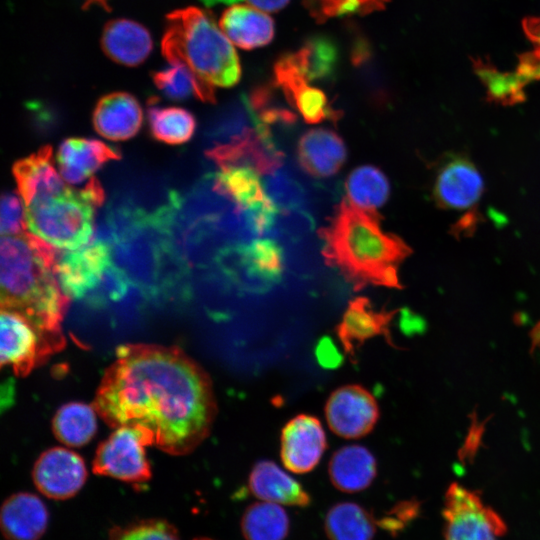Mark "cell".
<instances>
[{
    "label": "cell",
    "instance_id": "obj_42",
    "mask_svg": "<svg viewBox=\"0 0 540 540\" xmlns=\"http://www.w3.org/2000/svg\"><path fill=\"white\" fill-rule=\"evenodd\" d=\"M194 540H212V539H209V538H205V537H201V538H196Z\"/></svg>",
    "mask_w": 540,
    "mask_h": 540
},
{
    "label": "cell",
    "instance_id": "obj_17",
    "mask_svg": "<svg viewBox=\"0 0 540 540\" xmlns=\"http://www.w3.org/2000/svg\"><path fill=\"white\" fill-rule=\"evenodd\" d=\"M483 186L479 171L469 160L454 158L439 169L433 196L441 207L463 211L476 205Z\"/></svg>",
    "mask_w": 540,
    "mask_h": 540
},
{
    "label": "cell",
    "instance_id": "obj_19",
    "mask_svg": "<svg viewBox=\"0 0 540 540\" xmlns=\"http://www.w3.org/2000/svg\"><path fill=\"white\" fill-rule=\"evenodd\" d=\"M395 313L374 309L370 300L365 297L351 300L336 326V334L344 351L353 357L362 344L376 336H385L387 342L391 344L389 324Z\"/></svg>",
    "mask_w": 540,
    "mask_h": 540
},
{
    "label": "cell",
    "instance_id": "obj_15",
    "mask_svg": "<svg viewBox=\"0 0 540 540\" xmlns=\"http://www.w3.org/2000/svg\"><path fill=\"white\" fill-rule=\"evenodd\" d=\"M273 70L276 84L305 122L317 124L340 118L341 112L331 106L321 89L310 85L311 82L299 70L290 53L282 55L275 62Z\"/></svg>",
    "mask_w": 540,
    "mask_h": 540
},
{
    "label": "cell",
    "instance_id": "obj_20",
    "mask_svg": "<svg viewBox=\"0 0 540 540\" xmlns=\"http://www.w3.org/2000/svg\"><path fill=\"white\" fill-rule=\"evenodd\" d=\"M94 129L101 136L122 141L134 137L143 122L137 99L126 92H113L101 97L93 111Z\"/></svg>",
    "mask_w": 540,
    "mask_h": 540
},
{
    "label": "cell",
    "instance_id": "obj_40",
    "mask_svg": "<svg viewBox=\"0 0 540 540\" xmlns=\"http://www.w3.org/2000/svg\"><path fill=\"white\" fill-rule=\"evenodd\" d=\"M255 8L264 12H278L285 8L290 0H247Z\"/></svg>",
    "mask_w": 540,
    "mask_h": 540
},
{
    "label": "cell",
    "instance_id": "obj_38",
    "mask_svg": "<svg viewBox=\"0 0 540 540\" xmlns=\"http://www.w3.org/2000/svg\"><path fill=\"white\" fill-rule=\"evenodd\" d=\"M109 540H180L176 528L166 520L145 519L110 531Z\"/></svg>",
    "mask_w": 540,
    "mask_h": 540
},
{
    "label": "cell",
    "instance_id": "obj_28",
    "mask_svg": "<svg viewBox=\"0 0 540 540\" xmlns=\"http://www.w3.org/2000/svg\"><path fill=\"white\" fill-rule=\"evenodd\" d=\"M328 472L335 488L354 493L371 485L377 474V464L373 454L364 446L348 445L333 454Z\"/></svg>",
    "mask_w": 540,
    "mask_h": 540
},
{
    "label": "cell",
    "instance_id": "obj_4",
    "mask_svg": "<svg viewBox=\"0 0 540 540\" xmlns=\"http://www.w3.org/2000/svg\"><path fill=\"white\" fill-rule=\"evenodd\" d=\"M114 263L143 296L165 297L187 291V265L170 230L168 203L145 210L134 226L112 246Z\"/></svg>",
    "mask_w": 540,
    "mask_h": 540
},
{
    "label": "cell",
    "instance_id": "obj_32",
    "mask_svg": "<svg viewBox=\"0 0 540 540\" xmlns=\"http://www.w3.org/2000/svg\"><path fill=\"white\" fill-rule=\"evenodd\" d=\"M94 406L70 402L61 406L52 421L55 437L65 445L79 447L88 443L96 433Z\"/></svg>",
    "mask_w": 540,
    "mask_h": 540
},
{
    "label": "cell",
    "instance_id": "obj_30",
    "mask_svg": "<svg viewBox=\"0 0 540 540\" xmlns=\"http://www.w3.org/2000/svg\"><path fill=\"white\" fill-rule=\"evenodd\" d=\"M156 87L167 98L185 100L191 97L203 102H215L213 86L201 80L187 65L170 61L169 65L152 74Z\"/></svg>",
    "mask_w": 540,
    "mask_h": 540
},
{
    "label": "cell",
    "instance_id": "obj_31",
    "mask_svg": "<svg viewBox=\"0 0 540 540\" xmlns=\"http://www.w3.org/2000/svg\"><path fill=\"white\" fill-rule=\"evenodd\" d=\"M240 526L245 540H284L290 520L279 504L262 501L246 508Z\"/></svg>",
    "mask_w": 540,
    "mask_h": 540
},
{
    "label": "cell",
    "instance_id": "obj_6",
    "mask_svg": "<svg viewBox=\"0 0 540 540\" xmlns=\"http://www.w3.org/2000/svg\"><path fill=\"white\" fill-rule=\"evenodd\" d=\"M104 190L95 178L81 189L68 188L25 208L29 230L53 247L76 250L93 238L95 207L103 204Z\"/></svg>",
    "mask_w": 540,
    "mask_h": 540
},
{
    "label": "cell",
    "instance_id": "obj_26",
    "mask_svg": "<svg viewBox=\"0 0 540 540\" xmlns=\"http://www.w3.org/2000/svg\"><path fill=\"white\" fill-rule=\"evenodd\" d=\"M248 487L258 499L275 504L306 507L310 495L302 485L269 460L258 461L252 468Z\"/></svg>",
    "mask_w": 540,
    "mask_h": 540
},
{
    "label": "cell",
    "instance_id": "obj_34",
    "mask_svg": "<svg viewBox=\"0 0 540 540\" xmlns=\"http://www.w3.org/2000/svg\"><path fill=\"white\" fill-rule=\"evenodd\" d=\"M241 267L251 277L262 281L277 280L283 270V250L272 239H257L236 250Z\"/></svg>",
    "mask_w": 540,
    "mask_h": 540
},
{
    "label": "cell",
    "instance_id": "obj_24",
    "mask_svg": "<svg viewBox=\"0 0 540 540\" xmlns=\"http://www.w3.org/2000/svg\"><path fill=\"white\" fill-rule=\"evenodd\" d=\"M219 26L231 43L245 50L269 44L275 34L274 20L268 14L244 4L228 7Z\"/></svg>",
    "mask_w": 540,
    "mask_h": 540
},
{
    "label": "cell",
    "instance_id": "obj_16",
    "mask_svg": "<svg viewBox=\"0 0 540 540\" xmlns=\"http://www.w3.org/2000/svg\"><path fill=\"white\" fill-rule=\"evenodd\" d=\"M327 447L325 431L314 416L300 414L281 432L280 456L286 469L297 474L313 470Z\"/></svg>",
    "mask_w": 540,
    "mask_h": 540
},
{
    "label": "cell",
    "instance_id": "obj_41",
    "mask_svg": "<svg viewBox=\"0 0 540 540\" xmlns=\"http://www.w3.org/2000/svg\"><path fill=\"white\" fill-rule=\"evenodd\" d=\"M207 6H212V5H215L217 3H232V2H236L238 0H202Z\"/></svg>",
    "mask_w": 540,
    "mask_h": 540
},
{
    "label": "cell",
    "instance_id": "obj_43",
    "mask_svg": "<svg viewBox=\"0 0 540 540\" xmlns=\"http://www.w3.org/2000/svg\"><path fill=\"white\" fill-rule=\"evenodd\" d=\"M94 1H103V0H94Z\"/></svg>",
    "mask_w": 540,
    "mask_h": 540
},
{
    "label": "cell",
    "instance_id": "obj_3",
    "mask_svg": "<svg viewBox=\"0 0 540 540\" xmlns=\"http://www.w3.org/2000/svg\"><path fill=\"white\" fill-rule=\"evenodd\" d=\"M319 236L326 263L355 290L368 285L402 287L398 268L410 248L398 236L382 229L376 210L362 209L345 198L328 225L319 230Z\"/></svg>",
    "mask_w": 540,
    "mask_h": 540
},
{
    "label": "cell",
    "instance_id": "obj_21",
    "mask_svg": "<svg viewBox=\"0 0 540 540\" xmlns=\"http://www.w3.org/2000/svg\"><path fill=\"white\" fill-rule=\"evenodd\" d=\"M121 158L120 151L102 141L68 138L62 141L57 162L62 178L69 184H79L104 164Z\"/></svg>",
    "mask_w": 540,
    "mask_h": 540
},
{
    "label": "cell",
    "instance_id": "obj_1",
    "mask_svg": "<svg viewBox=\"0 0 540 540\" xmlns=\"http://www.w3.org/2000/svg\"><path fill=\"white\" fill-rule=\"evenodd\" d=\"M93 406L109 426L135 428L171 455L197 448L217 410L206 371L180 348L155 344L118 347Z\"/></svg>",
    "mask_w": 540,
    "mask_h": 540
},
{
    "label": "cell",
    "instance_id": "obj_36",
    "mask_svg": "<svg viewBox=\"0 0 540 540\" xmlns=\"http://www.w3.org/2000/svg\"><path fill=\"white\" fill-rule=\"evenodd\" d=\"M291 56L309 82L330 79L338 59L334 43L322 36L311 38Z\"/></svg>",
    "mask_w": 540,
    "mask_h": 540
},
{
    "label": "cell",
    "instance_id": "obj_2",
    "mask_svg": "<svg viewBox=\"0 0 540 540\" xmlns=\"http://www.w3.org/2000/svg\"><path fill=\"white\" fill-rule=\"evenodd\" d=\"M60 252L27 232L0 241L1 308L26 317L50 354L65 345L61 322L70 298L56 271Z\"/></svg>",
    "mask_w": 540,
    "mask_h": 540
},
{
    "label": "cell",
    "instance_id": "obj_13",
    "mask_svg": "<svg viewBox=\"0 0 540 540\" xmlns=\"http://www.w3.org/2000/svg\"><path fill=\"white\" fill-rule=\"evenodd\" d=\"M1 365L17 376L28 375L51 355L41 336L22 314L1 308Z\"/></svg>",
    "mask_w": 540,
    "mask_h": 540
},
{
    "label": "cell",
    "instance_id": "obj_9",
    "mask_svg": "<svg viewBox=\"0 0 540 540\" xmlns=\"http://www.w3.org/2000/svg\"><path fill=\"white\" fill-rule=\"evenodd\" d=\"M258 173L250 166L237 165L223 167L212 177L215 188L242 211L247 227L262 232L274 224L278 208Z\"/></svg>",
    "mask_w": 540,
    "mask_h": 540
},
{
    "label": "cell",
    "instance_id": "obj_8",
    "mask_svg": "<svg viewBox=\"0 0 540 540\" xmlns=\"http://www.w3.org/2000/svg\"><path fill=\"white\" fill-rule=\"evenodd\" d=\"M147 445V439L137 429L116 428L99 444L92 463L93 472L134 485H143L152 476L145 453Z\"/></svg>",
    "mask_w": 540,
    "mask_h": 540
},
{
    "label": "cell",
    "instance_id": "obj_35",
    "mask_svg": "<svg viewBox=\"0 0 540 540\" xmlns=\"http://www.w3.org/2000/svg\"><path fill=\"white\" fill-rule=\"evenodd\" d=\"M345 189L350 201L366 210H376L388 199L390 184L378 168L365 165L356 168L348 176Z\"/></svg>",
    "mask_w": 540,
    "mask_h": 540
},
{
    "label": "cell",
    "instance_id": "obj_14",
    "mask_svg": "<svg viewBox=\"0 0 540 540\" xmlns=\"http://www.w3.org/2000/svg\"><path fill=\"white\" fill-rule=\"evenodd\" d=\"M32 478L40 493L54 500L75 496L87 479L83 459L75 452L60 447L44 451L36 460Z\"/></svg>",
    "mask_w": 540,
    "mask_h": 540
},
{
    "label": "cell",
    "instance_id": "obj_39",
    "mask_svg": "<svg viewBox=\"0 0 540 540\" xmlns=\"http://www.w3.org/2000/svg\"><path fill=\"white\" fill-rule=\"evenodd\" d=\"M26 216L19 197L11 191L2 194L0 232L2 236L19 235L26 232Z\"/></svg>",
    "mask_w": 540,
    "mask_h": 540
},
{
    "label": "cell",
    "instance_id": "obj_18",
    "mask_svg": "<svg viewBox=\"0 0 540 540\" xmlns=\"http://www.w3.org/2000/svg\"><path fill=\"white\" fill-rule=\"evenodd\" d=\"M12 172L25 207L59 195L69 188L53 165L50 145L16 161Z\"/></svg>",
    "mask_w": 540,
    "mask_h": 540
},
{
    "label": "cell",
    "instance_id": "obj_5",
    "mask_svg": "<svg viewBox=\"0 0 540 540\" xmlns=\"http://www.w3.org/2000/svg\"><path fill=\"white\" fill-rule=\"evenodd\" d=\"M162 53L170 61L187 65L211 86L230 88L241 77V64L231 41L213 17L188 7L167 16Z\"/></svg>",
    "mask_w": 540,
    "mask_h": 540
},
{
    "label": "cell",
    "instance_id": "obj_10",
    "mask_svg": "<svg viewBox=\"0 0 540 540\" xmlns=\"http://www.w3.org/2000/svg\"><path fill=\"white\" fill-rule=\"evenodd\" d=\"M112 262V247L101 241L60 253L56 271L63 292L84 301L98 287Z\"/></svg>",
    "mask_w": 540,
    "mask_h": 540
},
{
    "label": "cell",
    "instance_id": "obj_22",
    "mask_svg": "<svg viewBox=\"0 0 540 540\" xmlns=\"http://www.w3.org/2000/svg\"><path fill=\"white\" fill-rule=\"evenodd\" d=\"M48 524V509L35 494L19 492L2 504L0 526L6 540H39Z\"/></svg>",
    "mask_w": 540,
    "mask_h": 540
},
{
    "label": "cell",
    "instance_id": "obj_7",
    "mask_svg": "<svg viewBox=\"0 0 540 540\" xmlns=\"http://www.w3.org/2000/svg\"><path fill=\"white\" fill-rule=\"evenodd\" d=\"M442 516L444 540H500L507 532L504 519L479 492L456 482L445 493Z\"/></svg>",
    "mask_w": 540,
    "mask_h": 540
},
{
    "label": "cell",
    "instance_id": "obj_29",
    "mask_svg": "<svg viewBox=\"0 0 540 540\" xmlns=\"http://www.w3.org/2000/svg\"><path fill=\"white\" fill-rule=\"evenodd\" d=\"M377 526V519L354 502H341L332 506L324 520L329 540H373Z\"/></svg>",
    "mask_w": 540,
    "mask_h": 540
},
{
    "label": "cell",
    "instance_id": "obj_27",
    "mask_svg": "<svg viewBox=\"0 0 540 540\" xmlns=\"http://www.w3.org/2000/svg\"><path fill=\"white\" fill-rule=\"evenodd\" d=\"M101 41L106 55L126 66L141 64L153 48L149 31L143 25L123 18L105 25Z\"/></svg>",
    "mask_w": 540,
    "mask_h": 540
},
{
    "label": "cell",
    "instance_id": "obj_23",
    "mask_svg": "<svg viewBox=\"0 0 540 540\" xmlns=\"http://www.w3.org/2000/svg\"><path fill=\"white\" fill-rule=\"evenodd\" d=\"M347 150L343 140L333 131L312 129L298 141L297 159L311 176L330 177L343 166Z\"/></svg>",
    "mask_w": 540,
    "mask_h": 540
},
{
    "label": "cell",
    "instance_id": "obj_12",
    "mask_svg": "<svg viewBox=\"0 0 540 540\" xmlns=\"http://www.w3.org/2000/svg\"><path fill=\"white\" fill-rule=\"evenodd\" d=\"M325 416L330 429L344 438H359L372 431L379 418L374 396L356 384L341 386L331 393Z\"/></svg>",
    "mask_w": 540,
    "mask_h": 540
},
{
    "label": "cell",
    "instance_id": "obj_25",
    "mask_svg": "<svg viewBox=\"0 0 540 540\" xmlns=\"http://www.w3.org/2000/svg\"><path fill=\"white\" fill-rule=\"evenodd\" d=\"M259 130V122L247 99L220 110L208 123L204 137L207 151L233 148L245 142Z\"/></svg>",
    "mask_w": 540,
    "mask_h": 540
},
{
    "label": "cell",
    "instance_id": "obj_37",
    "mask_svg": "<svg viewBox=\"0 0 540 540\" xmlns=\"http://www.w3.org/2000/svg\"><path fill=\"white\" fill-rule=\"evenodd\" d=\"M318 23L342 16H364L383 10L390 0H301Z\"/></svg>",
    "mask_w": 540,
    "mask_h": 540
},
{
    "label": "cell",
    "instance_id": "obj_11",
    "mask_svg": "<svg viewBox=\"0 0 540 540\" xmlns=\"http://www.w3.org/2000/svg\"><path fill=\"white\" fill-rule=\"evenodd\" d=\"M524 32L531 49L519 57L511 71H500L488 65L482 73V82L488 95L502 103L518 102L523 90L532 82L540 80V17H528L523 21Z\"/></svg>",
    "mask_w": 540,
    "mask_h": 540
},
{
    "label": "cell",
    "instance_id": "obj_33",
    "mask_svg": "<svg viewBox=\"0 0 540 540\" xmlns=\"http://www.w3.org/2000/svg\"><path fill=\"white\" fill-rule=\"evenodd\" d=\"M147 114L151 135L165 144H183L195 133L196 119L184 108L151 105Z\"/></svg>",
    "mask_w": 540,
    "mask_h": 540
}]
</instances>
